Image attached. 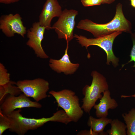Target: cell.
I'll list each match as a JSON object with an SVG mask.
<instances>
[{
  "label": "cell",
  "mask_w": 135,
  "mask_h": 135,
  "mask_svg": "<svg viewBox=\"0 0 135 135\" xmlns=\"http://www.w3.org/2000/svg\"><path fill=\"white\" fill-rule=\"evenodd\" d=\"M76 27L90 32L95 38L107 36L118 31L130 34L132 32V24L125 18L123 12L122 5L120 3L116 5L115 16L108 22L99 24L85 19L81 20Z\"/></svg>",
  "instance_id": "cell-1"
},
{
  "label": "cell",
  "mask_w": 135,
  "mask_h": 135,
  "mask_svg": "<svg viewBox=\"0 0 135 135\" xmlns=\"http://www.w3.org/2000/svg\"><path fill=\"white\" fill-rule=\"evenodd\" d=\"M21 111L19 109L14 111L7 116L11 121L9 130L18 135H24L28 130H36L50 121L60 122L66 124L72 122L70 119L63 110H58L50 117H43L38 119L24 117L20 113Z\"/></svg>",
  "instance_id": "cell-2"
},
{
  "label": "cell",
  "mask_w": 135,
  "mask_h": 135,
  "mask_svg": "<svg viewBox=\"0 0 135 135\" xmlns=\"http://www.w3.org/2000/svg\"><path fill=\"white\" fill-rule=\"evenodd\" d=\"M91 76L92 80L91 85H86L82 90L84 97L82 99L81 107L84 112L88 114L96 104L97 100L102 97L101 93L108 90L109 88L106 78L102 74L94 70L92 72Z\"/></svg>",
  "instance_id": "cell-3"
},
{
  "label": "cell",
  "mask_w": 135,
  "mask_h": 135,
  "mask_svg": "<svg viewBox=\"0 0 135 135\" xmlns=\"http://www.w3.org/2000/svg\"><path fill=\"white\" fill-rule=\"evenodd\" d=\"M49 93L54 98L58 106L63 109L72 122H77L82 116L84 112L79 98L74 92L65 89L58 92L52 90Z\"/></svg>",
  "instance_id": "cell-4"
},
{
  "label": "cell",
  "mask_w": 135,
  "mask_h": 135,
  "mask_svg": "<svg viewBox=\"0 0 135 135\" xmlns=\"http://www.w3.org/2000/svg\"><path fill=\"white\" fill-rule=\"evenodd\" d=\"M122 33L121 31H116L107 36L95 38H88L74 34V38L82 46L85 47L87 50L88 46H97L102 48L106 54V64L110 65L111 63L116 68L118 65L119 60L113 52V44L115 38Z\"/></svg>",
  "instance_id": "cell-5"
},
{
  "label": "cell",
  "mask_w": 135,
  "mask_h": 135,
  "mask_svg": "<svg viewBox=\"0 0 135 135\" xmlns=\"http://www.w3.org/2000/svg\"><path fill=\"white\" fill-rule=\"evenodd\" d=\"M78 14L74 9H65L52 29H54L59 39H64L68 42L74 38V29L76 24L75 18Z\"/></svg>",
  "instance_id": "cell-6"
},
{
  "label": "cell",
  "mask_w": 135,
  "mask_h": 135,
  "mask_svg": "<svg viewBox=\"0 0 135 135\" xmlns=\"http://www.w3.org/2000/svg\"><path fill=\"white\" fill-rule=\"evenodd\" d=\"M16 85L26 96L33 98L36 102L48 97L46 93L49 88L48 82L42 78L18 81Z\"/></svg>",
  "instance_id": "cell-7"
},
{
  "label": "cell",
  "mask_w": 135,
  "mask_h": 135,
  "mask_svg": "<svg viewBox=\"0 0 135 135\" xmlns=\"http://www.w3.org/2000/svg\"><path fill=\"white\" fill-rule=\"evenodd\" d=\"M0 105V112L6 116L17 108L30 107L39 108L42 106L38 102L31 101L23 93L18 96L8 95Z\"/></svg>",
  "instance_id": "cell-8"
},
{
  "label": "cell",
  "mask_w": 135,
  "mask_h": 135,
  "mask_svg": "<svg viewBox=\"0 0 135 135\" xmlns=\"http://www.w3.org/2000/svg\"><path fill=\"white\" fill-rule=\"evenodd\" d=\"M22 19L18 13L2 15L0 18V29L8 37H12L15 34H17L24 38L27 30Z\"/></svg>",
  "instance_id": "cell-9"
},
{
  "label": "cell",
  "mask_w": 135,
  "mask_h": 135,
  "mask_svg": "<svg viewBox=\"0 0 135 135\" xmlns=\"http://www.w3.org/2000/svg\"><path fill=\"white\" fill-rule=\"evenodd\" d=\"M46 28L41 26L39 22L33 23L32 27L27 30V36L28 39L26 45L34 50L37 56L46 59L48 56L45 52L42 45Z\"/></svg>",
  "instance_id": "cell-10"
},
{
  "label": "cell",
  "mask_w": 135,
  "mask_h": 135,
  "mask_svg": "<svg viewBox=\"0 0 135 135\" xmlns=\"http://www.w3.org/2000/svg\"><path fill=\"white\" fill-rule=\"evenodd\" d=\"M62 11L58 0H46L39 16V22L46 29H52L51 22L55 17H59Z\"/></svg>",
  "instance_id": "cell-11"
},
{
  "label": "cell",
  "mask_w": 135,
  "mask_h": 135,
  "mask_svg": "<svg viewBox=\"0 0 135 135\" xmlns=\"http://www.w3.org/2000/svg\"><path fill=\"white\" fill-rule=\"evenodd\" d=\"M67 45L64 53L59 60L50 58L49 61V66L51 69L58 73H63L66 75L74 74L80 66L78 63H73L70 60L68 53V42Z\"/></svg>",
  "instance_id": "cell-12"
},
{
  "label": "cell",
  "mask_w": 135,
  "mask_h": 135,
  "mask_svg": "<svg viewBox=\"0 0 135 135\" xmlns=\"http://www.w3.org/2000/svg\"><path fill=\"white\" fill-rule=\"evenodd\" d=\"M103 94L100 102L93 107L96 110V116L98 118L106 117L108 114V110L114 109L118 106L116 100L111 98L110 92L108 90L105 91Z\"/></svg>",
  "instance_id": "cell-13"
},
{
  "label": "cell",
  "mask_w": 135,
  "mask_h": 135,
  "mask_svg": "<svg viewBox=\"0 0 135 135\" xmlns=\"http://www.w3.org/2000/svg\"><path fill=\"white\" fill-rule=\"evenodd\" d=\"M112 120L106 117L96 118L90 116L87 121V124L97 135H108L106 132H104V130L107 124H110Z\"/></svg>",
  "instance_id": "cell-14"
},
{
  "label": "cell",
  "mask_w": 135,
  "mask_h": 135,
  "mask_svg": "<svg viewBox=\"0 0 135 135\" xmlns=\"http://www.w3.org/2000/svg\"><path fill=\"white\" fill-rule=\"evenodd\" d=\"M16 82L10 81L6 84L0 86V103L3 102L7 95L10 94L17 96L22 92L16 84Z\"/></svg>",
  "instance_id": "cell-15"
},
{
  "label": "cell",
  "mask_w": 135,
  "mask_h": 135,
  "mask_svg": "<svg viewBox=\"0 0 135 135\" xmlns=\"http://www.w3.org/2000/svg\"><path fill=\"white\" fill-rule=\"evenodd\" d=\"M126 124L128 135H135V108H132L128 113L122 114Z\"/></svg>",
  "instance_id": "cell-16"
},
{
  "label": "cell",
  "mask_w": 135,
  "mask_h": 135,
  "mask_svg": "<svg viewBox=\"0 0 135 135\" xmlns=\"http://www.w3.org/2000/svg\"><path fill=\"white\" fill-rule=\"evenodd\" d=\"M111 128L106 132L109 135H126V125L118 119L112 120L110 124Z\"/></svg>",
  "instance_id": "cell-17"
},
{
  "label": "cell",
  "mask_w": 135,
  "mask_h": 135,
  "mask_svg": "<svg viewBox=\"0 0 135 135\" xmlns=\"http://www.w3.org/2000/svg\"><path fill=\"white\" fill-rule=\"evenodd\" d=\"M11 121L9 117L0 112V135H2L6 130L9 129Z\"/></svg>",
  "instance_id": "cell-18"
},
{
  "label": "cell",
  "mask_w": 135,
  "mask_h": 135,
  "mask_svg": "<svg viewBox=\"0 0 135 135\" xmlns=\"http://www.w3.org/2000/svg\"><path fill=\"white\" fill-rule=\"evenodd\" d=\"M10 74L4 66L0 63V86L4 85L10 81Z\"/></svg>",
  "instance_id": "cell-19"
},
{
  "label": "cell",
  "mask_w": 135,
  "mask_h": 135,
  "mask_svg": "<svg viewBox=\"0 0 135 135\" xmlns=\"http://www.w3.org/2000/svg\"><path fill=\"white\" fill-rule=\"evenodd\" d=\"M130 36L133 45L130 55V60L126 64H128L131 62L134 61V64L132 67L135 68V32L133 33L132 32L130 34Z\"/></svg>",
  "instance_id": "cell-20"
},
{
  "label": "cell",
  "mask_w": 135,
  "mask_h": 135,
  "mask_svg": "<svg viewBox=\"0 0 135 135\" xmlns=\"http://www.w3.org/2000/svg\"><path fill=\"white\" fill-rule=\"evenodd\" d=\"M81 2L84 7L98 6L102 4V0H81Z\"/></svg>",
  "instance_id": "cell-21"
},
{
  "label": "cell",
  "mask_w": 135,
  "mask_h": 135,
  "mask_svg": "<svg viewBox=\"0 0 135 135\" xmlns=\"http://www.w3.org/2000/svg\"><path fill=\"white\" fill-rule=\"evenodd\" d=\"M77 134L97 135L94 132L91 128L89 130H81Z\"/></svg>",
  "instance_id": "cell-22"
},
{
  "label": "cell",
  "mask_w": 135,
  "mask_h": 135,
  "mask_svg": "<svg viewBox=\"0 0 135 135\" xmlns=\"http://www.w3.org/2000/svg\"><path fill=\"white\" fill-rule=\"evenodd\" d=\"M20 0H0V2L5 4H9L18 2Z\"/></svg>",
  "instance_id": "cell-23"
},
{
  "label": "cell",
  "mask_w": 135,
  "mask_h": 135,
  "mask_svg": "<svg viewBox=\"0 0 135 135\" xmlns=\"http://www.w3.org/2000/svg\"><path fill=\"white\" fill-rule=\"evenodd\" d=\"M102 4H110L113 3L116 0H102Z\"/></svg>",
  "instance_id": "cell-24"
},
{
  "label": "cell",
  "mask_w": 135,
  "mask_h": 135,
  "mask_svg": "<svg viewBox=\"0 0 135 135\" xmlns=\"http://www.w3.org/2000/svg\"><path fill=\"white\" fill-rule=\"evenodd\" d=\"M131 6L135 8V0H130Z\"/></svg>",
  "instance_id": "cell-25"
},
{
  "label": "cell",
  "mask_w": 135,
  "mask_h": 135,
  "mask_svg": "<svg viewBox=\"0 0 135 135\" xmlns=\"http://www.w3.org/2000/svg\"><path fill=\"white\" fill-rule=\"evenodd\" d=\"M121 97L122 98H125L130 97H134L135 98V94L131 96H125L122 95L121 96Z\"/></svg>",
  "instance_id": "cell-26"
}]
</instances>
